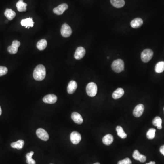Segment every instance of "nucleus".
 I'll use <instances>...</instances> for the list:
<instances>
[{
	"mask_svg": "<svg viewBox=\"0 0 164 164\" xmlns=\"http://www.w3.org/2000/svg\"><path fill=\"white\" fill-rule=\"evenodd\" d=\"M46 75V68L43 65H38L35 68L33 73V77L35 80L42 81L45 79Z\"/></svg>",
	"mask_w": 164,
	"mask_h": 164,
	"instance_id": "1",
	"label": "nucleus"
},
{
	"mask_svg": "<svg viewBox=\"0 0 164 164\" xmlns=\"http://www.w3.org/2000/svg\"><path fill=\"white\" fill-rule=\"evenodd\" d=\"M112 68L115 72L120 73L123 71L125 68V64L121 59H118L115 60L112 64Z\"/></svg>",
	"mask_w": 164,
	"mask_h": 164,
	"instance_id": "2",
	"label": "nucleus"
},
{
	"mask_svg": "<svg viewBox=\"0 0 164 164\" xmlns=\"http://www.w3.org/2000/svg\"><path fill=\"white\" fill-rule=\"evenodd\" d=\"M154 53L150 49H146L142 51L141 54V58L144 62H148L152 59Z\"/></svg>",
	"mask_w": 164,
	"mask_h": 164,
	"instance_id": "3",
	"label": "nucleus"
},
{
	"mask_svg": "<svg viewBox=\"0 0 164 164\" xmlns=\"http://www.w3.org/2000/svg\"><path fill=\"white\" fill-rule=\"evenodd\" d=\"M97 86L94 83L91 82L87 84L86 86V92L89 96H95L97 93Z\"/></svg>",
	"mask_w": 164,
	"mask_h": 164,
	"instance_id": "4",
	"label": "nucleus"
},
{
	"mask_svg": "<svg viewBox=\"0 0 164 164\" xmlns=\"http://www.w3.org/2000/svg\"><path fill=\"white\" fill-rule=\"evenodd\" d=\"M61 33L64 37H69L72 33V30L68 25L64 23L61 29Z\"/></svg>",
	"mask_w": 164,
	"mask_h": 164,
	"instance_id": "5",
	"label": "nucleus"
},
{
	"mask_svg": "<svg viewBox=\"0 0 164 164\" xmlns=\"http://www.w3.org/2000/svg\"><path fill=\"white\" fill-rule=\"evenodd\" d=\"M36 134L38 138L43 141H47L49 139L48 134L46 130L42 128H39L37 130Z\"/></svg>",
	"mask_w": 164,
	"mask_h": 164,
	"instance_id": "6",
	"label": "nucleus"
},
{
	"mask_svg": "<svg viewBox=\"0 0 164 164\" xmlns=\"http://www.w3.org/2000/svg\"><path fill=\"white\" fill-rule=\"evenodd\" d=\"M21 45V43L18 40H14L12 44L8 47V52L11 54H16L18 51V48Z\"/></svg>",
	"mask_w": 164,
	"mask_h": 164,
	"instance_id": "7",
	"label": "nucleus"
},
{
	"mask_svg": "<svg viewBox=\"0 0 164 164\" xmlns=\"http://www.w3.org/2000/svg\"><path fill=\"white\" fill-rule=\"evenodd\" d=\"M70 140L73 144H78L81 140V135L77 131H73L70 135Z\"/></svg>",
	"mask_w": 164,
	"mask_h": 164,
	"instance_id": "8",
	"label": "nucleus"
},
{
	"mask_svg": "<svg viewBox=\"0 0 164 164\" xmlns=\"http://www.w3.org/2000/svg\"><path fill=\"white\" fill-rule=\"evenodd\" d=\"M68 6L67 4H62L58 5L56 7L54 8L53 10V12L54 13L58 15H61L64 13L66 10L68 9Z\"/></svg>",
	"mask_w": 164,
	"mask_h": 164,
	"instance_id": "9",
	"label": "nucleus"
},
{
	"mask_svg": "<svg viewBox=\"0 0 164 164\" xmlns=\"http://www.w3.org/2000/svg\"><path fill=\"white\" fill-rule=\"evenodd\" d=\"M43 100L46 104H54L57 101V97L54 94H47L44 97Z\"/></svg>",
	"mask_w": 164,
	"mask_h": 164,
	"instance_id": "10",
	"label": "nucleus"
},
{
	"mask_svg": "<svg viewBox=\"0 0 164 164\" xmlns=\"http://www.w3.org/2000/svg\"><path fill=\"white\" fill-rule=\"evenodd\" d=\"M144 109V106L142 104H139L137 105L134 109V116L136 117H140L143 113Z\"/></svg>",
	"mask_w": 164,
	"mask_h": 164,
	"instance_id": "11",
	"label": "nucleus"
},
{
	"mask_svg": "<svg viewBox=\"0 0 164 164\" xmlns=\"http://www.w3.org/2000/svg\"><path fill=\"white\" fill-rule=\"evenodd\" d=\"M85 49H84L83 47H79L77 48L76 50L75 54V58L77 60H80L83 58L84 55L85 54Z\"/></svg>",
	"mask_w": 164,
	"mask_h": 164,
	"instance_id": "12",
	"label": "nucleus"
},
{
	"mask_svg": "<svg viewBox=\"0 0 164 164\" xmlns=\"http://www.w3.org/2000/svg\"><path fill=\"white\" fill-rule=\"evenodd\" d=\"M133 157L137 161H139L140 162H144L146 160V157L145 155L140 154V152L137 150H135L133 154Z\"/></svg>",
	"mask_w": 164,
	"mask_h": 164,
	"instance_id": "13",
	"label": "nucleus"
},
{
	"mask_svg": "<svg viewBox=\"0 0 164 164\" xmlns=\"http://www.w3.org/2000/svg\"><path fill=\"white\" fill-rule=\"evenodd\" d=\"M143 24V21L140 18H136L130 22V26L133 28H138L142 26Z\"/></svg>",
	"mask_w": 164,
	"mask_h": 164,
	"instance_id": "14",
	"label": "nucleus"
},
{
	"mask_svg": "<svg viewBox=\"0 0 164 164\" xmlns=\"http://www.w3.org/2000/svg\"><path fill=\"white\" fill-rule=\"evenodd\" d=\"M71 118L76 124L80 125L83 122V119L80 114L77 112H73L71 115Z\"/></svg>",
	"mask_w": 164,
	"mask_h": 164,
	"instance_id": "15",
	"label": "nucleus"
},
{
	"mask_svg": "<svg viewBox=\"0 0 164 164\" xmlns=\"http://www.w3.org/2000/svg\"><path fill=\"white\" fill-rule=\"evenodd\" d=\"M77 88V83L74 80H72L69 82L67 87V91L69 94H73L75 93Z\"/></svg>",
	"mask_w": 164,
	"mask_h": 164,
	"instance_id": "16",
	"label": "nucleus"
},
{
	"mask_svg": "<svg viewBox=\"0 0 164 164\" xmlns=\"http://www.w3.org/2000/svg\"><path fill=\"white\" fill-rule=\"evenodd\" d=\"M34 23L32 18H27L22 19L21 22L22 26H25L26 28H28V29L30 27L33 26Z\"/></svg>",
	"mask_w": 164,
	"mask_h": 164,
	"instance_id": "17",
	"label": "nucleus"
},
{
	"mask_svg": "<svg viewBox=\"0 0 164 164\" xmlns=\"http://www.w3.org/2000/svg\"><path fill=\"white\" fill-rule=\"evenodd\" d=\"M16 7L19 12H22L26 10L27 4L23 2V0H19L16 4Z\"/></svg>",
	"mask_w": 164,
	"mask_h": 164,
	"instance_id": "18",
	"label": "nucleus"
},
{
	"mask_svg": "<svg viewBox=\"0 0 164 164\" xmlns=\"http://www.w3.org/2000/svg\"><path fill=\"white\" fill-rule=\"evenodd\" d=\"M102 141L104 144L107 146H109L113 143L114 141V137L111 134H108V135H105L103 137Z\"/></svg>",
	"mask_w": 164,
	"mask_h": 164,
	"instance_id": "19",
	"label": "nucleus"
},
{
	"mask_svg": "<svg viewBox=\"0 0 164 164\" xmlns=\"http://www.w3.org/2000/svg\"><path fill=\"white\" fill-rule=\"evenodd\" d=\"M24 140H20L16 142H13L11 144V146L14 149H18V150H21L23 148L24 146Z\"/></svg>",
	"mask_w": 164,
	"mask_h": 164,
	"instance_id": "20",
	"label": "nucleus"
},
{
	"mask_svg": "<svg viewBox=\"0 0 164 164\" xmlns=\"http://www.w3.org/2000/svg\"><path fill=\"white\" fill-rule=\"evenodd\" d=\"M125 94L124 89L122 88H118L113 93L112 97L114 99H118L123 96Z\"/></svg>",
	"mask_w": 164,
	"mask_h": 164,
	"instance_id": "21",
	"label": "nucleus"
},
{
	"mask_svg": "<svg viewBox=\"0 0 164 164\" xmlns=\"http://www.w3.org/2000/svg\"><path fill=\"white\" fill-rule=\"evenodd\" d=\"M110 2L113 6L117 8L122 7L125 5L124 0H110Z\"/></svg>",
	"mask_w": 164,
	"mask_h": 164,
	"instance_id": "22",
	"label": "nucleus"
},
{
	"mask_svg": "<svg viewBox=\"0 0 164 164\" xmlns=\"http://www.w3.org/2000/svg\"><path fill=\"white\" fill-rule=\"evenodd\" d=\"M5 16L9 20H12L16 16V12L11 9H7L4 13Z\"/></svg>",
	"mask_w": 164,
	"mask_h": 164,
	"instance_id": "23",
	"label": "nucleus"
},
{
	"mask_svg": "<svg viewBox=\"0 0 164 164\" xmlns=\"http://www.w3.org/2000/svg\"><path fill=\"white\" fill-rule=\"evenodd\" d=\"M47 43L45 39H41L37 42V47L38 50L40 51L43 50L47 47Z\"/></svg>",
	"mask_w": 164,
	"mask_h": 164,
	"instance_id": "24",
	"label": "nucleus"
},
{
	"mask_svg": "<svg viewBox=\"0 0 164 164\" xmlns=\"http://www.w3.org/2000/svg\"><path fill=\"white\" fill-rule=\"evenodd\" d=\"M155 72L161 73L164 71V62L161 61L158 62L155 68Z\"/></svg>",
	"mask_w": 164,
	"mask_h": 164,
	"instance_id": "25",
	"label": "nucleus"
},
{
	"mask_svg": "<svg viewBox=\"0 0 164 164\" xmlns=\"http://www.w3.org/2000/svg\"><path fill=\"white\" fill-rule=\"evenodd\" d=\"M153 124L154 125L157 126L158 129H162V119L159 116H157L153 120Z\"/></svg>",
	"mask_w": 164,
	"mask_h": 164,
	"instance_id": "26",
	"label": "nucleus"
},
{
	"mask_svg": "<svg viewBox=\"0 0 164 164\" xmlns=\"http://www.w3.org/2000/svg\"><path fill=\"white\" fill-rule=\"evenodd\" d=\"M116 131H117V134L120 137V138L122 139H125L127 137V135L126 134L123 128L121 126H117L116 128Z\"/></svg>",
	"mask_w": 164,
	"mask_h": 164,
	"instance_id": "27",
	"label": "nucleus"
},
{
	"mask_svg": "<svg viewBox=\"0 0 164 164\" xmlns=\"http://www.w3.org/2000/svg\"><path fill=\"white\" fill-rule=\"evenodd\" d=\"M33 154L34 152L31 151L30 153H27L26 155V162L27 164H36V161L32 159V157Z\"/></svg>",
	"mask_w": 164,
	"mask_h": 164,
	"instance_id": "28",
	"label": "nucleus"
},
{
	"mask_svg": "<svg viewBox=\"0 0 164 164\" xmlns=\"http://www.w3.org/2000/svg\"><path fill=\"white\" fill-rule=\"evenodd\" d=\"M156 130L155 129H150L147 131L146 134L147 137L149 140H152L154 139L155 137V133Z\"/></svg>",
	"mask_w": 164,
	"mask_h": 164,
	"instance_id": "29",
	"label": "nucleus"
},
{
	"mask_svg": "<svg viewBox=\"0 0 164 164\" xmlns=\"http://www.w3.org/2000/svg\"><path fill=\"white\" fill-rule=\"evenodd\" d=\"M8 72V69L7 67L4 66H0V77L5 75Z\"/></svg>",
	"mask_w": 164,
	"mask_h": 164,
	"instance_id": "30",
	"label": "nucleus"
},
{
	"mask_svg": "<svg viewBox=\"0 0 164 164\" xmlns=\"http://www.w3.org/2000/svg\"><path fill=\"white\" fill-rule=\"evenodd\" d=\"M118 164H132V161L129 158H126L124 160L119 161Z\"/></svg>",
	"mask_w": 164,
	"mask_h": 164,
	"instance_id": "31",
	"label": "nucleus"
},
{
	"mask_svg": "<svg viewBox=\"0 0 164 164\" xmlns=\"http://www.w3.org/2000/svg\"><path fill=\"white\" fill-rule=\"evenodd\" d=\"M160 151L164 156V145L161 146L160 147Z\"/></svg>",
	"mask_w": 164,
	"mask_h": 164,
	"instance_id": "32",
	"label": "nucleus"
},
{
	"mask_svg": "<svg viewBox=\"0 0 164 164\" xmlns=\"http://www.w3.org/2000/svg\"><path fill=\"white\" fill-rule=\"evenodd\" d=\"M155 164V163L154 161H150V162H149V163H147V164Z\"/></svg>",
	"mask_w": 164,
	"mask_h": 164,
	"instance_id": "33",
	"label": "nucleus"
},
{
	"mask_svg": "<svg viewBox=\"0 0 164 164\" xmlns=\"http://www.w3.org/2000/svg\"><path fill=\"white\" fill-rule=\"evenodd\" d=\"M1 114H2V110H1V107L0 106V115H1Z\"/></svg>",
	"mask_w": 164,
	"mask_h": 164,
	"instance_id": "34",
	"label": "nucleus"
},
{
	"mask_svg": "<svg viewBox=\"0 0 164 164\" xmlns=\"http://www.w3.org/2000/svg\"><path fill=\"white\" fill-rule=\"evenodd\" d=\"M94 164H100V163H98V162H97V163H94Z\"/></svg>",
	"mask_w": 164,
	"mask_h": 164,
	"instance_id": "35",
	"label": "nucleus"
},
{
	"mask_svg": "<svg viewBox=\"0 0 164 164\" xmlns=\"http://www.w3.org/2000/svg\"></svg>",
	"mask_w": 164,
	"mask_h": 164,
	"instance_id": "36",
	"label": "nucleus"
}]
</instances>
